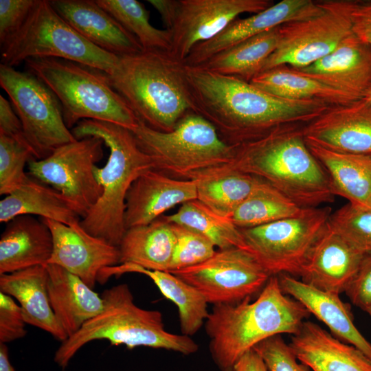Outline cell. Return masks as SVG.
Listing matches in <instances>:
<instances>
[{
    "label": "cell",
    "mask_w": 371,
    "mask_h": 371,
    "mask_svg": "<svg viewBox=\"0 0 371 371\" xmlns=\"http://www.w3.org/2000/svg\"><path fill=\"white\" fill-rule=\"evenodd\" d=\"M331 214L328 206L304 207L294 216L240 230L246 250L270 276L300 277L302 267Z\"/></svg>",
    "instance_id": "10"
},
{
    "label": "cell",
    "mask_w": 371,
    "mask_h": 371,
    "mask_svg": "<svg viewBox=\"0 0 371 371\" xmlns=\"http://www.w3.org/2000/svg\"><path fill=\"white\" fill-rule=\"evenodd\" d=\"M25 324L22 310L15 300L0 292V343L24 337L27 334Z\"/></svg>",
    "instance_id": "43"
},
{
    "label": "cell",
    "mask_w": 371,
    "mask_h": 371,
    "mask_svg": "<svg viewBox=\"0 0 371 371\" xmlns=\"http://www.w3.org/2000/svg\"><path fill=\"white\" fill-rule=\"evenodd\" d=\"M249 82L271 95L289 100H319L330 106L357 101L285 65L262 71Z\"/></svg>",
    "instance_id": "33"
},
{
    "label": "cell",
    "mask_w": 371,
    "mask_h": 371,
    "mask_svg": "<svg viewBox=\"0 0 371 371\" xmlns=\"http://www.w3.org/2000/svg\"><path fill=\"white\" fill-rule=\"evenodd\" d=\"M196 199L218 215L230 218L251 191L257 177L229 163L193 173Z\"/></svg>",
    "instance_id": "32"
},
{
    "label": "cell",
    "mask_w": 371,
    "mask_h": 371,
    "mask_svg": "<svg viewBox=\"0 0 371 371\" xmlns=\"http://www.w3.org/2000/svg\"><path fill=\"white\" fill-rule=\"evenodd\" d=\"M323 10L319 1L282 0L247 18L233 21L214 37L196 45L183 63L190 67L199 66L251 37L286 23L313 17Z\"/></svg>",
    "instance_id": "17"
},
{
    "label": "cell",
    "mask_w": 371,
    "mask_h": 371,
    "mask_svg": "<svg viewBox=\"0 0 371 371\" xmlns=\"http://www.w3.org/2000/svg\"><path fill=\"white\" fill-rule=\"evenodd\" d=\"M304 126L281 127L236 145L229 164L267 181L302 207L333 202L329 177L307 146Z\"/></svg>",
    "instance_id": "3"
},
{
    "label": "cell",
    "mask_w": 371,
    "mask_h": 371,
    "mask_svg": "<svg viewBox=\"0 0 371 371\" xmlns=\"http://www.w3.org/2000/svg\"><path fill=\"white\" fill-rule=\"evenodd\" d=\"M96 3L134 35L144 50L169 51L170 30H159L149 22V12L137 0H95Z\"/></svg>",
    "instance_id": "37"
},
{
    "label": "cell",
    "mask_w": 371,
    "mask_h": 371,
    "mask_svg": "<svg viewBox=\"0 0 371 371\" xmlns=\"http://www.w3.org/2000/svg\"><path fill=\"white\" fill-rule=\"evenodd\" d=\"M103 141L88 137L57 148L45 159L28 161V175L70 200L84 218L102 194L95 164L103 157Z\"/></svg>",
    "instance_id": "12"
},
{
    "label": "cell",
    "mask_w": 371,
    "mask_h": 371,
    "mask_svg": "<svg viewBox=\"0 0 371 371\" xmlns=\"http://www.w3.org/2000/svg\"><path fill=\"white\" fill-rule=\"evenodd\" d=\"M53 237L42 218L18 216L7 223L0 238V275L46 265L53 251Z\"/></svg>",
    "instance_id": "25"
},
{
    "label": "cell",
    "mask_w": 371,
    "mask_h": 371,
    "mask_svg": "<svg viewBox=\"0 0 371 371\" xmlns=\"http://www.w3.org/2000/svg\"><path fill=\"white\" fill-rule=\"evenodd\" d=\"M103 309L79 330L61 342L54 361L63 369L77 352L95 340H106L113 346L128 349L148 347L189 355L197 352L198 344L190 337L166 330L161 313L138 306L126 284L105 289Z\"/></svg>",
    "instance_id": "6"
},
{
    "label": "cell",
    "mask_w": 371,
    "mask_h": 371,
    "mask_svg": "<svg viewBox=\"0 0 371 371\" xmlns=\"http://www.w3.org/2000/svg\"><path fill=\"white\" fill-rule=\"evenodd\" d=\"M271 0H177L170 54L184 61L197 44L211 39L243 13L256 14Z\"/></svg>",
    "instance_id": "15"
},
{
    "label": "cell",
    "mask_w": 371,
    "mask_h": 371,
    "mask_svg": "<svg viewBox=\"0 0 371 371\" xmlns=\"http://www.w3.org/2000/svg\"><path fill=\"white\" fill-rule=\"evenodd\" d=\"M171 223L176 242L168 272L195 266L214 255L216 246L205 236L188 227Z\"/></svg>",
    "instance_id": "40"
},
{
    "label": "cell",
    "mask_w": 371,
    "mask_h": 371,
    "mask_svg": "<svg viewBox=\"0 0 371 371\" xmlns=\"http://www.w3.org/2000/svg\"><path fill=\"white\" fill-rule=\"evenodd\" d=\"M31 159L36 157L28 144L0 134L1 195H8L22 185L27 177L25 166Z\"/></svg>",
    "instance_id": "38"
},
{
    "label": "cell",
    "mask_w": 371,
    "mask_h": 371,
    "mask_svg": "<svg viewBox=\"0 0 371 371\" xmlns=\"http://www.w3.org/2000/svg\"><path fill=\"white\" fill-rule=\"evenodd\" d=\"M21 215H36L69 225L82 219L78 208L65 196L28 174L17 190L0 201L1 223Z\"/></svg>",
    "instance_id": "28"
},
{
    "label": "cell",
    "mask_w": 371,
    "mask_h": 371,
    "mask_svg": "<svg viewBox=\"0 0 371 371\" xmlns=\"http://www.w3.org/2000/svg\"><path fill=\"white\" fill-rule=\"evenodd\" d=\"M279 27L243 41L196 67L249 82L278 47Z\"/></svg>",
    "instance_id": "34"
},
{
    "label": "cell",
    "mask_w": 371,
    "mask_h": 371,
    "mask_svg": "<svg viewBox=\"0 0 371 371\" xmlns=\"http://www.w3.org/2000/svg\"><path fill=\"white\" fill-rule=\"evenodd\" d=\"M350 18L352 32L371 45V0H337Z\"/></svg>",
    "instance_id": "45"
},
{
    "label": "cell",
    "mask_w": 371,
    "mask_h": 371,
    "mask_svg": "<svg viewBox=\"0 0 371 371\" xmlns=\"http://www.w3.org/2000/svg\"><path fill=\"white\" fill-rule=\"evenodd\" d=\"M268 371H312L300 362L281 335L271 337L255 346Z\"/></svg>",
    "instance_id": "41"
},
{
    "label": "cell",
    "mask_w": 371,
    "mask_h": 371,
    "mask_svg": "<svg viewBox=\"0 0 371 371\" xmlns=\"http://www.w3.org/2000/svg\"><path fill=\"white\" fill-rule=\"evenodd\" d=\"M47 289L54 315L68 335L76 333L103 309V300L80 278L53 264H47Z\"/></svg>",
    "instance_id": "27"
},
{
    "label": "cell",
    "mask_w": 371,
    "mask_h": 371,
    "mask_svg": "<svg viewBox=\"0 0 371 371\" xmlns=\"http://www.w3.org/2000/svg\"><path fill=\"white\" fill-rule=\"evenodd\" d=\"M108 76L139 120L154 130L171 131L193 112L186 65L169 51L142 50L121 56Z\"/></svg>",
    "instance_id": "4"
},
{
    "label": "cell",
    "mask_w": 371,
    "mask_h": 371,
    "mask_svg": "<svg viewBox=\"0 0 371 371\" xmlns=\"http://www.w3.org/2000/svg\"><path fill=\"white\" fill-rule=\"evenodd\" d=\"M297 205L267 181L258 178L230 220L239 229L254 227L299 214Z\"/></svg>",
    "instance_id": "35"
},
{
    "label": "cell",
    "mask_w": 371,
    "mask_h": 371,
    "mask_svg": "<svg viewBox=\"0 0 371 371\" xmlns=\"http://www.w3.org/2000/svg\"><path fill=\"white\" fill-rule=\"evenodd\" d=\"M214 305L205 322L209 350L221 371H232L237 361L260 342L276 335L297 333L311 313L285 294L271 276L254 301Z\"/></svg>",
    "instance_id": "2"
},
{
    "label": "cell",
    "mask_w": 371,
    "mask_h": 371,
    "mask_svg": "<svg viewBox=\"0 0 371 371\" xmlns=\"http://www.w3.org/2000/svg\"><path fill=\"white\" fill-rule=\"evenodd\" d=\"M195 287L207 303L236 304L260 293L270 276L245 249H218L205 261L171 271Z\"/></svg>",
    "instance_id": "13"
},
{
    "label": "cell",
    "mask_w": 371,
    "mask_h": 371,
    "mask_svg": "<svg viewBox=\"0 0 371 371\" xmlns=\"http://www.w3.org/2000/svg\"><path fill=\"white\" fill-rule=\"evenodd\" d=\"M366 312H367L371 316V306L367 308Z\"/></svg>",
    "instance_id": "51"
},
{
    "label": "cell",
    "mask_w": 371,
    "mask_h": 371,
    "mask_svg": "<svg viewBox=\"0 0 371 371\" xmlns=\"http://www.w3.org/2000/svg\"><path fill=\"white\" fill-rule=\"evenodd\" d=\"M305 141L327 172L335 196L371 210V155L336 152Z\"/></svg>",
    "instance_id": "29"
},
{
    "label": "cell",
    "mask_w": 371,
    "mask_h": 371,
    "mask_svg": "<svg viewBox=\"0 0 371 371\" xmlns=\"http://www.w3.org/2000/svg\"><path fill=\"white\" fill-rule=\"evenodd\" d=\"M319 2L324 8L320 14L279 27L278 47L260 72L286 65L293 69L307 67L329 54L353 33L350 18L337 0Z\"/></svg>",
    "instance_id": "14"
},
{
    "label": "cell",
    "mask_w": 371,
    "mask_h": 371,
    "mask_svg": "<svg viewBox=\"0 0 371 371\" xmlns=\"http://www.w3.org/2000/svg\"><path fill=\"white\" fill-rule=\"evenodd\" d=\"M292 69L359 100L371 89V45L352 33L320 60Z\"/></svg>",
    "instance_id": "19"
},
{
    "label": "cell",
    "mask_w": 371,
    "mask_h": 371,
    "mask_svg": "<svg viewBox=\"0 0 371 371\" xmlns=\"http://www.w3.org/2000/svg\"><path fill=\"white\" fill-rule=\"evenodd\" d=\"M196 199L194 182L171 177L155 169L139 176L126 197V229L144 225L178 204Z\"/></svg>",
    "instance_id": "22"
},
{
    "label": "cell",
    "mask_w": 371,
    "mask_h": 371,
    "mask_svg": "<svg viewBox=\"0 0 371 371\" xmlns=\"http://www.w3.org/2000/svg\"><path fill=\"white\" fill-rule=\"evenodd\" d=\"M25 63L27 71L55 93L69 128L83 120L109 122L131 131L137 126L139 119L105 73L53 57L30 58Z\"/></svg>",
    "instance_id": "7"
},
{
    "label": "cell",
    "mask_w": 371,
    "mask_h": 371,
    "mask_svg": "<svg viewBox=\"0 0 371 371\" xmlns=\"http://www.w3.org/2000/svg\"><path fill=\"white\" fill-rule=\"evenodd\" d=\"M364 98L371 104V89L366 95Z\"/></svg>",
    "instance_id": "50"
},
{
    "label": "cell",
    "mask_w": 371,
    "mask_h": 371,
    "mask_svg": "<svg viewBox=\"0 0 371 371\" xmlns=\"http://www.w3.org/2000/svg\"><path fill=\"white\" fill-rule=\"evenodd\" d=\"M304 138L336 152L371 155V104L362 98L329 107L303 127Z\"/></svg>",
    "instance_id": "18"
},
{
    "label": "cell",
    "mask_w": 371,
    "mask_h": 371,
    "mask_svg": "<svg viewBox=\"0 0 371 371\" xmlns=\"http://www.w3.org/2000/svg\"><path fill=\"white\" fill-rule=\"evenodd\" d=\"M126 273H137L148 276L161 294L177 307L182 335L191 337L196 333L209 315L207 302L195 287L168 271H152L131 263L109 267L104 276H118Z\"/></svg>",
    "instance_id": "30"
},
{
    "label": "cell",
    "mask_w": 371,
    "mask_h": 371,
    "mask_svg": "<svg viewBox=\"0 0 371 371\" xmlns=\"http://www.w3.org/2000/svg\"><path fill=\"white\" fill-rule=\"evenodd\" d=\"M0 371H16L10 361L8 348L3 343H0Z\"/></svg>",
    "instance_id": "49"
},
{
    "label": "cell",
    "mask_w": 371,
    "mask_h": 371,
    "mask_svg": "<svg viewBox=\"0 0 371 371\" xmlns=\"http://www.w3.org/2000/svg\"><path fill=\"white\" fill-rule=\"evenodd\" d=\"M194 113L208 121L221 139L236 146L277 128L308 124L332 106L319 100H289L240 78L186 65Z\"/></svg>",
    "instance_id": "1"
},
{
    "label": "cell",
    "mask_w": 371,
    "mask_h": 371,
    "mask_svg": "<svg viewBox=\"0 0 371 371\" xmlns=\"http://www.w3.org/2000/svg\"><path fill=\"white\" fill-rule=\"evenodd\" d=\"M1 64L19 65L30 58L53 57L113 74L120 57L93 45L71 27L49 0H36L22 27L1 47Z\"/></svg>",
    "instance_id": "9"
},
{
    "label": "cell",
    "mask_w": 371,
    "mask_h": 371,
    "mask_svg": "<svg viewBox=\"0 0 371 371\" xmlns=\"http://www.w3.org/2000/svg\"><path fill=\"white\" fill-rule=\"evenodd\" d=\"M46 265L35 266L0 275V292L10 295L20 306L26 324L64 341L68 335L52 308Z\"/></svg>",
    "instance_id": "26"
},
{
    "label": "cell",
    "mask_w": 371,
    "mask_h": 371,
    "mask_svg": "<svg viewBox=\"0 0 371 371\" xmlns=\"http://www.w3.org/2000/svg\"><path fill=\"white\" fill-rule=\"evenodd\" d=\"M364 255L328 222L302 267L300 280L322 291L340 295L353 280Z\"/></svg>",
    "instance_id": "20"
},
{
    "label": "cell",
    "mask_w": 371,
    "mask_h": 371,
    "mask_svg": "<svg viewBox=\"0 0 371 371\" xmlns=\"http://www.w3.org/2000/svg\"><path fill=\"white\" fill-rule=\"evenodd\" d=\"M0 134L29 144L25 137L21 120L12 104L1 95H0Z\"/></svg>",
    "instance_id": "46"
},
{
    "label": "cell",
    "mask_w": 371,
    "mask_h": 371,
    "mask_svg": "<svg viewBox=\"0 0 371 371\" xmlns=\"http://www.w3.org/2000/svg\"><path fill=\"white\" fill-rule=\"evenodd\" d=\"M176 238L164 215L126 229L120 245V264L131 263L152 271H168ZM119 264V265H120Z\"/></svg>",
    "instance_id": "31"
},
{
    "label": "cell",
    "mask_w": 371,
    "mask_h": 371,
    "mask_svg": "<svg viewBox=\"0 0 371 371\" xmlns=\"http://www.w3.org/2000/svg\"><path fill=\"white\" fill-rule=\"evenodd\" d=\"M164 216L170 223L199 232L220 249H246L240 229L230 218L218 215L197 199L181 204L176 213Z\"/></svg>",
    "instance_id": "36"
},
{
    "label": "cell",
    "mask_w": 371,
    "mask_h": 371,
    "mask_svg": "<svg viewBox=\"0 0 371 371\" xmlns=\"http://www.w3.org/2000/svg\"><path fill=\"white\" fill-rule=\"evenodd\" d=\"M278 276L285 294L300 302L334 337L357 348L371 359V344L355 326L350 308L339 294L322 291L288 274Z\"/></svg>",
    "instance_id": "24"
},
{
    "label": "cell",
    "mask_w": 371,
    "mask_h": 371,
    "mask_svg": "<svg viewBox=\"0 0 371 371\" xmlns=\"http://www.w3.org/2000/svg\"><path fill=\"white\" fill-rule=\"evenodd\" d=\"M232 371H268V369L259 354L252 348L237 361Z\"/></svg>",
    "instance_id": "47"
},
{
    "label": "cell",
    "mask_w": 371,
    "mask_h": 371,
    "mask_svg": "<svg viewBox=\"0 0 371 371\" xmlns=\"http://www.w3.org/2000/svg\"><path fill=\"white\" fill-rule=\"evenodd\" d=\"M155 170L171 177L189 179L194 172L230 163L236 146L223 142L214 127L191 112L171 131L154 130L139 120L131 131Z\"/></svg>",
    "instance_id": "8"
},
{
    "label": "cell",
    "mask_w": 371,
    "mask_h": 371,
    "mask_svg": "<svg viewBox=\"0 0 371 371\" xmlns=\"http://www.w3.org/2000/svg\"><path fill=\"white\" fill-rule=\"evenodd\" d=\"M159 13L166 29L172 27L175 16L177 0H148Z\"/></svg>",
    "instance_id": "48"
},
{
    "label": "cell",
    "mask_w": 371,
    "mask_h": 371,
    "mask_svg": "<svg viewBox=\"0 0 371 371\" xmlns=\"http://www.w3.org/2000/svg\"><path fill=\"white\" fill-rule=\"evenodd\" d=\"M36 0L0 1V44H6L22 27Z\"/></svg>",
    "instance_id": "42"
},
{
    "label": "cell",
    "mask_w": 371,
    "mask_h": 371,
    "mask_svg": "<svg viewBox=\"0 0 371 371\" xmlns=\"http://www.w3.org/2000/svg\"><path fill=\"white\" fill-rule=\"evenodd\" d=\"M42 219L53 237V251L47 264L63 267L91 289L95 287L103 269L120 264L119 247L91 235L80 222L69 225Z\"/></svg>",
    "instance_id": "16"
},
{
    "label": "cell",
    "mask_w": 371,
    "mask_h": 371,
    "mask_svg": "<svg viewBox=\"0 0 371 371\" xmlns=\"http://www.w3.org/2000/svg\"><path fill=\"white\" fill-rule=\"evenodd\" d=\"M71 131L76 139L98 137L109 148L106 164L94 168L102 194L80 225L91 235L119 247L126 231L124 214L127 193L139 176L154 168L153 161L139 148L133 132L120 125L83 120Z\"/></svg>",
    "instance_id": "5"
},
{
    "label": "cell",
    "mask_w": 371,
    "mask_h": 371,
    "mask_svg": "<svg viewBox=\"0 0 371 371\" xmlns=\"http://www.w3.org/2000/svg\"><path fill=\"white\" fill-rule=\"evenodd\" d=\"M289 344L312 371H371L367 355L311 321L302 324Z\"/></svg>",
    "instance_id": "23"
},
{
    "label": "cell",
    "mask_w": 371,
    "mask_h": 371,
    "mask_svg": "<svg viewBox=\"0 0 371 371\" xmlns=\"http://www.w3.org/2000/svg\"><path fill=\"white\" fill-rule=\"evenodd\" d=\"M56 12L78 34L119 57L143 49L137 38L93 0H50Z\"/></svg>",
    "instance_id": "21"
},
{
    "label": "cell",
    "mask_w": 371,
    "mask_h": 371,
    "mask_svg": "<svg viewBox=\"0 0 371 371\" xmlns=\"http://www.w3.org/2000/svg\"><path fill=\"white\" fill-rule=\"evenodd\" d=\"M328 223L355 249L371 253V210L348 203L331 214Z\"/></svg>",
    "instance_id": "39"
},
{
    "label": "cell",
    "mask_w": 371,
    "mask_h": 371,
    "mask_svg": "<svg viewBox=\"0 0 371 371\" xmlns=\"http://www.w3.org/2000/svg\"><path fill=\"white\" fill-rule=\"evenodd\" d=\"M345 293L351 302L361 309L366 311L371 306V253L364 255Z\"/></svg>",
    "instance_id": "44"
},
{
    "label": "cell",
    "mask_w": 371,
    "mask_h": 371,
    "mask_svg": "<svg viewBox=\"0 0 371 371\" xmlns=\"http://www.w3.org/2000/svg\"><path fill=\"white\" fill-rule=\"evenodd\" d=\"M0 85L10 98L36 159L77 140L64 122L58 98L38 77L0 64Z\"/></svg>",
    "instance_id": "11"
}]
</instances>
